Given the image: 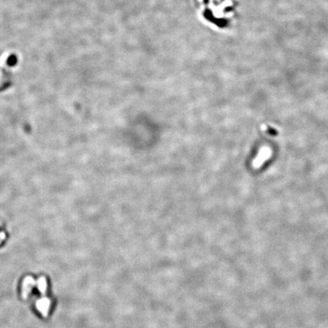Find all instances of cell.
<instances>
[{
    "label": "cell",
    "mask_w": 328,
    "mask_h": 328,
    "mask_svg": "<svg viewBox=\"0 0 328 328\" xmlns=\"http://www.w3.org/2000/svg\"><path fill=\"white\" fill-rule=\"evenodd\" d=\"M18 63V57L15 54H11L7 57L0 74V90L7 88L11 84V68Z\"/></svg>",
    "instance_id": "obj_1"
},
{
    "label": "cell",
    "mask_w": 328,
    "mask_h": 328,
    "mask_svg": "<svg viewBox=\"0 0 328 328\" xmlns=\"http://www.w3.org/2000/svg\"><path fill=\"white\" fill-rule=\"evenodd\" d=\"M208 2V0H204V2H205V3H207Z\"/></svg>",
    "instance_id": "obj_2"
}]
</instances>
